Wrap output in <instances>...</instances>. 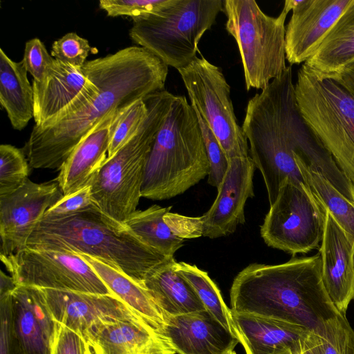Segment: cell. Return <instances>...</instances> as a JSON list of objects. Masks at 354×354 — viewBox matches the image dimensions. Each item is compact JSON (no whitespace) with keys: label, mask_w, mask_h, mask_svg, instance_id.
<instances>
[{"label":"cell","mask_w":354,"mask_h":354,"mask_svg":"<svg viewBox=\"0 0 354 354\" xmlns=\"http://www.w3.org/2000/svg\"><path fill=\"white\" fill-rule=\"evenodd\" d=\"M241 127L250 156L263 176L270 205L286 178L305 183L295 156L354 202V185L299 112L291 66L248 101Z\"/></svg>","instance_id":"1"},{"label":"cell","mask_w":354,"mask_h":354,"mask_svg":"<svg viewBox=\"0 0 354 354\" xmlns=\"http://www.w3.org/2000/svg\"><path fill=\"white\" fill-rule=\"evenodd\" d=\"M82 71L97 86V91L46 128L33 127L24 148L32 168L59 170L81 140L106 115L164 90L168 66L135 46L86 61Z\"/></svg>","instance_id":"2"},{"label":"cell","mask_w":354,"mask_h":354,"mask_svg":"<svg viewBox=\"0 0 354 354\" xmlns=\"http://www.w3.org/2000/svg\"><path fill=\"white\" fill-rule=\"evenodd\" d=\"M231 310L300 326L322 337L341 313L324 288L319 252L277 265L251 263L234 278Z\"/></svg>","instance_id":"3"},{"label":"cell","mask_w":354,"mask_h":354,"mask_svg":"<svg viewBox=\"0 0 354 354\" xmlns=\"http://www.w3.org/2000/svg\"><path fill=\"white\" fill-rule=\"evenodd\" d=\"M26 248L86 254L143 284L145 278L169 258L145 244L124 223L95 204L73 216L41 220Z\"/></svg>","instance_id":"4"},{"label":"cell","mask_w":354,"mask_h":354,"mask_svg":"<svg viewBox=\"0 0 354 354\" xmlns=\"http://www.w3.org/2000/svg\"><path fill=\"white\" fill-rule=\"evenodd\" d=\"M209 171L196 111L185 97L175 95L148 156L141 196L171 198L208 176Z\"/></svg>","instance_id":"5"},{"label":"cell","mask_w":354,"mask_h":354,"mask_svg":"<svg viewBox=\"0 0 354 354\" xmlns=\"http://www.w3.org/2000/svg\"><path fill=\"white\" fill-rule=\"evenodd\" d=\"M174 97L165 89L145 97L147 115L140 128L91 180L93 203L119 222L137 210L147 158Z\"/></svg>","instance_id":"6"},{"label":"cell","mask_w":354,"mask_h":354,"mask_svg":"<svg viewBox=\"0 0 354 354\" xmlns=\"http://www.w3.org/2000/svg\"><path fill=\"white\" fill-rule=\"evenodd\" d=\"M222 11V0H167L156 12L132 19L129 35L178 71L197 57L199 41Z\"/></svg>","instance_id":"7"},{"label":"cell","mask_w":354,"mask_h":354,"mask_svg":"<svg viewBox=\"0 0 354 354\" xmlns=\"http://www.w3.org/2000/svg\"><path fill=\"white\" fill-rule=\"evenodd\" d=\"M295 93L306 123L354 185V95L337 79L318 77L304 64Z\"/></svg>","instance_id":"8"},{"label":"cell","mask_w":354,"mask_h":354,"mask_svg":"<svg viewBox=\"0 0 354 354\" xmlns=\"http://www.w3.org/2000/svg\"><path fill=\"white\" fill-rule=\"evenodd\" d=\"M225 28L235 39L248 91L263 89L286 69L285 21L289 11L266 15L254 0H225Z\"/></svg>","instance_id":"9"},{"label":"cell","mask_w":354,"mask_h":354,"mask_svg":"<svg viewBox=\"0 0 354 354\" xmlns=\"http://www.w3.org/2000/svg\"><path fill=\"white\" fill-rule=\"evenodd\" d=\"M326 210L305 183L286 178L261 225L269 247L292 254L307 253L322 242Z\"/></svg>","instance_id":"10"},{"label":"cell","mask_w":354,"mask_h":354,"mask_svg":"<svg viewBox=\"0 0 354 354\" xmlns=\"http://www.w3.org/2000/svg\"><path fill=\"white\" fill-rule=\"evenodd\" d=\"M178 71L192 106L207 123L227 159L249 156L248 142L238 124L230 86L220 68L201 56Z\"/></svg>","instance_id":"11"},{"label":"cell","mask_w":354,"mask_h":354,"mask_svg":"<svg viewBox=\"0 0 354 354\" xmlns=\"http://www.w3.org/2000/svg\"><path fill=\"white\" fill-rule=\"evenodd\" d=\"M0 259L17 286L113 295L77 254L25 248Z\"/></svg>","instance_id":"12"},{"label":"cell","mask_w":354,"mask_h":354,"mask_svg":"<svg viewBox=\"0 0 354 354\" xmlns=\"http://www.w3.org/2000/svg\"><path fill=\"white\" fill-rule=\"evenodd\" d=\"M63 197L57 179L35 183L28 178L14 192L0 196V254L26 248L45 212Z\"/></svg>","instance_id":"13"},{"label":"cell","mask_w":354,"mask_h":354,"mask_svg":"<svg viewBox=\"0 0 354 354\" xmlns=\"http://www.w3.org/2000/svg\"><path fill=\"white\" fill-rule=\"evenodd\" d=\"M41 289L54 319L83 337L102 323L129 322L153 328L114 295Z\"/></svg>","instance_id":"14"},{"label":"cell","mask_w":354,"mask_h":354,"mask_svg":"<svg viewBox=\"0 0 354 354\" xmlns=\"http://www.w3.org/2000/svg\"><path fill=\"white\" fill-rule=\"evenodd\" d=\"M353 0H286L292 13L286 28V58L290 65L305 63Z\"/></svg>","instance_id":"15"},{"label":"cell","mask_w":354,"mask_h":354,"mask_svg":"<svg viewBox=\"0 0 354 354\" xmlns=\"http://www.w3.org/2000/svg\"><path fill=\"white\" fill-rule=\"evenodd\" d=\"M256 166L249 156L229 160L227 169L218 186L216 198L200 216L203 236L216 239L230 235L245 222V205L254 196L253 177Z\"/></svg>","instance_id":"16"},{"label":"cell","mask_w":354,"mask_h":354,"mask_svg":"<svg viewBox=\"0 0 354 354\" xmlns=\"http://www.w3.org/2000/svg\"><path fill=\"white\" fill-rule=\"evenodd\" d=\"M12 333L19 354H51L57 330L41 288L17 286L10 297Z\"/></svg>","instance_id":"17"},{"label":"cell","mask_w":354,"mask_h":354,"mask_svg":"<svg viewBox=\"0 0 354 354\" xmlns=\"http://www.w3.org/2000/svg\"><path fill=\"white\" fill-rule=\"evenodd\" d=\"M319 254L324 288L339 312L346 315L354 299V241L327 210Z\"/></svg>","instance_id":"18"},{"label":"cell","mask_w":354,"mask_h":354,"mask_svg":"<svg viewBox=\"0 0 354 354\" xmlns=\"http://www.w3.org/2000/svg\"><path fill=\"white\" fill-rule=\"evenodd\" d=\"M162 334L178 354H229L237 338L207 310L165 315Z\"/></svg>","instance_id":"19"},{"label":"cell","mask_w":354,"mask_h":354,"mask_svg":"<svg viewBox=\"0 0 354 354\" xmlns=\"http://www.w3.org/2000/svg\"><path fill=\"white\" fill-rule=\"evenodd\" d=\"M233 330L245 354H303L311 334L285 322L232 311Z\"/></svg>","instance_id":"20"},{"label":"cell","mask_w":354,"mask_h":354,"mask_svg":"<svg viewBox=\"0 0 354 354\" xmlns=\"http://www.w3.org/2000/svg\"><path fill=\"white\" fill-rule=\"evenodd\" d=\"M84 337L94 354L176 353L161 333L129 322L94 325Z\"/></svg>","instance_id":"21"},{"label":"cell","mask_w":354,"mask_h":354,"mask_svg":"<svg viewBox=\"0 0 354 354\" xmlns=\"http://www.w3.org/2000/svg\"><path fill=\"white\" fill-rule=\"evenodd\" d=\"M120 110L109 113L91 129L59 169L56 179L63 196L90 185L102 167L108 157L113 122Z\"/></svg>","instance_id":"22"},{"label":"cell","mask_w":354,"mask_h":354,"mask_svg":"<svg viewBox=\"0 0 354 354\" xmlns=\"http://www.w3.org/2000/svg\"><path fill=\"white\" fill-rule=\"evenodd\" d=\"M91 83L82 68L54 58L42 82H32L35 127L42 128L68 108Z\"/></svg>","instance_id":"23"},{"label":"cell","mask_w":354,"mask_h":354,"mask_svg":"<svg viewBox=\"0 0 354 354\" xmlns=\"http://www.w3.org/2000/svg\"><path fill=\"white\" fill-rule=\"evenodd\" d=\"M354 62V0L304 63L317 77H336Z\"/></svg>","instance_id":"24"},{"label":"cell","mask_w":354,"mask_h":354,"mask_svg":"<svg viewBox=\"0 0 354 354\" xmlns=\"http://www.w3.org/2000/svg\"><path fill=\"white\" fill-rule=\"evenodd\" d=\"M174 258L153 270L143 285L165 315L206 310L190 284L175 270Z\"/></svg>","instance_id":"25"},{"label":"cell","mask_w":354,"mask_h":354,"mask_svg":"<svg viewBox=\"0 0 354 354\" xmlns=\"http://www.w3.org/2000/svg\"><path fill=\"white\" fill-rule=\"evenodd\" d=\"M94 270L110 292L162 333L165 316L145 288L124 273L86 254H80Z\"/></svg>","instance_id":"26"},{"label":"cell","mask_w":354,"mask_h":354,"mask_svg":"<svg viewBox=\"0 0 354 354\" xmlns=\"http://www.w3.org/2000/svg\"><path fill=\"white\" fill-rule=\"evenodd\" d=\"M23 60H12L0 48V103L12 127L22 130L34 116L33 88Z\"/></svg>","instance_id":"27"},{"label":"cell","mask_w":354,"mask_h":354,"mask_svg":"<svg viewBox=\"0 0 354 354\" xmlns=\"http://www.w3.org/2000/svg\"><path fill=\"white\" fill-rule=\"evenodd\" d=\"M171 208L153 205L145 210H136L124 223L145 244L173 258L184 240L174 234L164 220Z\"/></svg>","instance_id":"28"},{"label":"cell","mask_w":354,"mask_h":354,"mask_svg":"<svg viewBox=\"0 0 354 354\" xmlns=\"http://www.w3.org/2000/svg\"><path fill=\"white\" fill-rule=\"evenodd\" d=\"M305 184L354 241V202L340 193L324 176L295 157Z\"/></svg>","instance_id":"29"},{"label":"cell","mask_w":354,"mask_h":354,"mask_svg":"<svg viewBox=\"0 0 354 354\" xmlns=\"http://www.w3.org/2000/svg\"><path fill=\"white\" fill-rule=\"evenodd\" d=\"M174 267L194 290L205 310L234 335L231 309L207 272L185 262L176 261Z\"/></svg>","instance_id":"30"},{"label":"cell","mask_w":354,"mask_h":354,"mask_svg":"<svg viewBox=\"0 0 354 354\" xmlns=\"http://www.w3.org/2000/svg\"><path fill=\"white\" fill-rule=\"evenodd\" d=\"M308 342L315 354H354V330L342 313L326 327L322 337L311 333Z\"/></svg>","instance_id":"31"},{"label":"cell","mask_w":354,"mask_h":354,"mask_svg":"<svg viewBox=\"0 0 354 354\" xmlns=\"http://www.w3.org/2000/svg\"><path fill=\"white\" fill-rule=\"evenodd\" d=\"M147 115L144 99L120 110L111 127L108 157L113 156L138 132Z\"/></svg>","instance_id":"32"},{"label":"cell","mask_w":354,"mask_h":354,"mask_svg":"<svg viewBox=\"0 0 354 354\" xmlns=\"http://www.w3.org/2000/svg\"><path fill=\"white\" fill-rule=\"evenodd\" d=\"M29 164L25 152L11 145L0 146V196L19 188L28 178Z\"/></svg>","instance_id":"33"},{"label":"cell","mask_w":354,"mask_h":354,"mask_svg":"<svg viewBox=\"0 0 354 354\" xmlns=\"http://www.w3.org/2000/svg\"><path fill=\"white\" fill-rule=\"evenodd\" d=\"M95 50L86 39L75 32H68L53 42L51 55L63 63L81 68L88 54Z\"/></svg>","instance_id":"34"},{"label":"cell","mask_w":354,"mask_h":354,"mask_svg":"<svg viewBox=\"0 0 354 354\" xmlns=\"http://www.w3.org/2000/svg\"><path fill=\"white\" fill-rule=\"evenodd\" d=\"M196 113L202 131L206 152L210 164L207 183L213 187H218L227 169L229 160L207 123L196 111Z\"/></svg>","instance_id":"35"},{"label":"cell","mask_w":354,"mask_h":354,"mask_svg":"<svg viewBox=\"0 0 354 354\" xmlns=\"http://www.w3.org/2000/svg\"><path fill=\"white\" fill-rule=\"evenodd\" d=\"M94 205L91 186L88 185L69 195L63 196L44 214V220H58L73 216ZM41 219V220H42Z\"/></svg>","instance_id":"36"},{"label":"cell","mask_w":354,"mask_h":354,"mask_svg":"<svg viewBox=\"0 0 354 354\" xmlns=\"http://www.w3.org/2000/svg\"><path fill=\"white\" fill-rule=\"evenodd\" d=\"M167 0H100L99 6L109 17L127 16L132 19L153 13Z\"/></svg>","instance_id":"37"},{"label":"cell","mask_w":354,"mask_h":354,"mask_svg":"<svg viewBox=\"0 0 354 354\" xmlns=\"http://www.w3.org/2000/svg\"><path fill=\"white\" fill-rule=\"evenodd\" d=\"M22 60L27 71L32 76L33 81L42 82L54 58L48 53L44 43L39 39L33 38L26 43Z\"/></svg>","instance_id":"38"},{"label":"cell","mask_w":354,"mask_h":354,"mask_svg":"<svg viewBox=\"0 0 354 354\" xmlns=\"http://www.w3.org/2000/svg\"><path fill=\"white\" fill-rule=\"evenodd\" d=\"M51 354L94 353L82 335L57 323V330Z\"/></svg>","instance_id":"39"},{"label":"cell","mask_w":354,"mask_h":354,"mask_svg":"<svg viewBox=\"0 0 354 354\" xmlns=\"http://www.w3.org/2000/svg\"><path fill=\"white\" fill-rule=\"evenodd\" d=\"M12 292L0 293V354H19L11 324L10 297Z\"/></svg>","instance_id":"40"},{"label":"cell","mask_w":354,"mask_h":354,"mask_svg":"<svg viewBox=\"0 0 354 354\" xmlns=\"http://www.w3.org/2000/svg\"><path fill=\"white\" fill-rule=\"evenodd\" d=\"M166 223H175L168 225L172 232L176 236L183 238H194L203 235L202 223L200 217L190 218L183 216L177 214H172L170 212L164 216Z\"/></svg>","instance_id":"41"},{"label":"cell","mask_w":354,"mask_h":354,"mask_svg":"<svg viewBox=\"0 0 354 354\" xmlns=\"http://www.w3.org/2000/svg\"><path fill=\"white\" fill-rule=\"evenodd\" d=\"M354 95V62L346 66L336 77Z\"/></svg>","instance_id":"42"},{"label":"cell","mask_w":354,"mask_h":354,"mask_svg":"<svg viewBox=\"0 0 354 354\" xmlns=\"http://www.w3.org/2000/svg\"><path fill=\"white\" fill-rule=\"evenodd\" d=\"M308 340L306 342V344L305 346V349L304 351L303 354H315V353L313 351L312 348L310 346Z\"/></svg>","instance_id":"43"},{"label":"cell","mask_w":354,"mask_h":354,"mask_svg":"<svg viewBox=\"0 0 354 354\" xmlns=\"http://www.w3.org/2000/svg\"><path fill=\"white\" fill-rule=\"evenodd\" d=\"M229 354H236V353L233 351L230 352Z\"/></svg>","instance_id":"44"},{"label":"cell","mask_w":354,"mask_h":354,"mask_svg":"<svg viewBox=\"0 0 354 354\" xmlns=\"http://www.w3.org/2000/svg\"><path fill=\"white\" fill-rule=\"evenodd\" d=\"M161 354H165V353H161Z\"/></svg>","instance_id":"45"}]
</instances>
